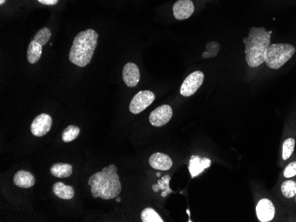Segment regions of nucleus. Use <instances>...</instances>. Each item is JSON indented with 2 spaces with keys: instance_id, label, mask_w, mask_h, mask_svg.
I'll return each mask as SVG.
<instances>
[{
  "instance_id": "obj_1",
  "label": "nucleus",
  "mask_w": 296,
  "mask_h": 222,
  "mask_svg": "<svg viewBox=\"0 0 296 222\" xmlns=\"http://www.w3.org/2000/svg\"><path fill=\"white\" fill-rule=\"evenodd\" d=\"M89 185L94 198L100 197L109 200L118 197L122 191V185L119 175H117V167L114 164L104 167L102 171L90 176Z\"/></svg>"
},
{
  "instance_id": "obj_2",
  "label": "nucleus",
  "mask_w": 296,
  "mask_h": 222,
  "mask_svg": "<svg viewBox=\"0 0 296 222\" xmlns=\"http://www.w3.org/2000/svg\"><path fill=\"white\" fill-rule=\"evenodd\" d=\"M246 61L250 68H257L264 62V53L270 45V34L264 28L253 27L243 39Z\"/></svg>"
},
{
  "instance_id": "obj_3",
  "label": "nucleus",
  "mask_w": 296,
  "mask_h": 222,
  "mask_svg": "<svg viewBox=\"0 0 296 222\" xmlns=\"http://www.w3.org/2000/svg\"><path fill=\"white\" fill-rule=\"evenodd\" d=\"M99 35L92 29L79 32L74 38L72 47L69 51L70 62L84 68L90 63L98 45Z\"/></svg>"
},
{
  "instance_id": "obj_4",
  "label": "nucleus",
  "mask_w": 296,
  "mask_h": 222,
  "mask_svg": "<svg viewBox=\"0 0 296 222\" xmlns=\"http://www.w3.org/2000/svg\"><path fill=\"white\" fill-rule=\"evenodd\" d=\"M296 48L288 43H274L267 48L264 62L272 69H279L292 58Z\"/></svg>"
},
{
  "instance_id": "obj_5",
  "label": "nucleus",
  "mask_w": 296,
  "mask_h": 222,
  "mask_svg": "<svg viewBox=\"0 0 296 222\" xmlns=\"http://www.w3.org/2000/svg\"><path fill=\"white\" fill-rule=\"evenodd\" d=\"M155 93L150 90H141L134 97L130 105L129 111L133 114H139L155 101Z\"/></svg>"
},
{
  "instance_id": "obj_6",
  "label": "nucleus",
  "mask_w": 296,
  "mask_h": 222,
  "mask_svg": "<svg viewBox=\"0 0 296 222\" xmlns=\"http://www.w3.org/2000/svg\"><path fill=\"white\" fill-rule=\"evenodd\" d=\"M204 81V74L202 71H194L186 77L181 86L180 93L184 97L193 96L202 85Z\"/></svg>"
},
{
  "instance_id": "obj_7",
  "label": "nucleus",
  "mask_w": 296,
  "mask_h": 222,
  "mask_svg": "<svg viewBox=\"0 0 296 222\" xmlns=\"http://www.w3.org/2000/svg\"><path fill=\"white\" fill-rule=\"evenodd\" d=\"M52 126V119L46 113L37 116L30 126V131L35 137H43L47 134Z\"/></svg>"
},
{
  "instance_id": "obj_8",
  "label": "nucleus",
  "mask_w": 296,
  "mask_h": 222,
  "mask_svg": "<svg viewBox=\"0 0 296 222\" xmlns=\"http://www.w3.org/2000/svg\"><path fill=\"white\" fill-rule=\"evenodd\" d=\"M173 110L169 105H163L155 108L149 116V122L155 127H163L171 120Z\"/></svg>"
},
{
  "instance_id": "obj_9",
  "label": "nucleus",
  "mask_w": 296,
  "mask_h": 222,
  "mask_svg": "<svg viewBox=\"0 0 296 222\" xmlns=\"http://www.w3.org/2000/svg\"><path fill=\"white\" fill-rule=\"evenodd\" d=\"M275 209L273 203L267 198H263L259 201L256 206V215L259 221L262 222H269L274 218Z\"/></svg>"
},
{
  "instance_id": "obj_10",
  "label": "nucleus",
  "mask_w": 296,
  "mask_h": 222,
  "mask_svg": "<svg viewBox=\"0 0 296 222\" xmlns=\"http://www.w3.org/2000/svg\"><path fill=\"white\" fill-rule=\"evenodd\" d=\"M123 80L128 87H136L140 81V71L137 65L129 62L123 69Z\"/></svg>"
},
{
  "instance_id": "obj_11",
  "label": "nucleus",
  "mask_w": 296,
  "mask_h": 222,
  "mask_svg": "<svg viewBox=\"0 0 296 222\" xmlns=\"http://www.w3.org/2000/svg\"><path fill=\"white\" fill-rule=\"evenodd\" d=\"M194 4L191 0H178L173 6V13L176 20L183 21L193 15Z\"/></svg>"
},
{
  "instance_id": "obj_12",
  "label": "nucleus",
  "mask_w": 296,
  "mask_h": 222,
  "mask_svg": "<svg viewBox=\"0 0 296 222\" xmlns=\"http://www.w3.org/2000/svg\"><path fill=\"white\" fill-rule=\"evenodd\" d=\"M149 165L156 170L167 171L171 168L173 161L171 158L169 157L166 154L157 152L151 156L149 158Z\"/></svg>"
},
{
  "instance_id": "obj_13",
  "label": "nucleus",
  "mask_w": 296,
  "mask_h": 222,
  "mask_svg": "<svg viewBox=\"0 0 296 222\" xmlns=\"http://www.w3.org/2000/svg\"><path fill=\"white\" fill-rule=\"evenodd\" d=\"M211 166V159L206 158H202L199 156H193L189 161V171L192 177L194 178Z\"/></svg>"
},
{
  "instance_id": "obj_14",
  "label": "nucleus",
  "mask_w": 296,
  "mask_h": 222,
  "mask_svg": "<svg viewBox=\"0 0 296 222\" xmlns=\"http://www.w3.org/2000/svg\"><path fill=\"white\" fill-rule=\"evenodd\" d=\"M13 183L19 188H31L35 184L34 175L30 172L20 170L13 176Z\"/></svg>"
},
{
  "instance_id": "obj_15",
  "label": "nucleus",
  "mask_w": 296,
  "mask_h": 222,
  "mask_svg": "<svg viewBox=\"0 0 296 222\" xmlns=\"http://www.w3.org/2000/svg\"><path fill=\"white\" fill-rule=\"evenodd\" d=\"M53 193L55 194V196L60 198V199H64V200H69L72 199L75 196V191L73 188L70 187L69 185L58 182L55 183L52 188Z\"/></svg>"
},
{
  "instance_id": "obj_16",
  "label": "nucleus",
  "mask_w": 296,
  "mask_h": 222,
  "mask_svg": "<svg viewBox=\"0 0 296 222\" xmlns=\"http://www.w3.org/2000/svg\"><path fill=\"white\" fill-rule=\"evenodd\" d=\"M73 168L69 164L57 163L51 167V174L57 178H67L72 175Z\"/></svg>"
},
{
  "instance_id": "obj_17",
  "label": "nucleus",
  "mask_w": 296,
  "mask_h": 222,
  "mask_svg": "<svg viewBox=\"0 0 296 222\" xmlns=\"http://www.w3.org/2000/svg\"><path fill=\"white\" fill-rule=\"evenodd\" d=\"M42 45L37 43L36 41H31L27 51V59L30 64H35L39 61L42 55Z\"/></svg>"
},
{
  "instance_id": "obj_18",
  "label": "nucleus",
  "mask_w": 296,
  "mask_h": 222,
  "mask_svg": "<svg viewBox=\"0 0 296 222\" xmlns=\"http://www.w3.org/2000/svg\"><path fill=\"white\" fill-rule=\"evenodd\" d=\"M141 221L143 222H163V219L153 208L147 207L142 211Z\"/></svg>"
},
{
  "instance_id": "obj_19",
  "label": "nucleus",
  "mask_w": 296,
  "mask_h": 222,
  "mask_svg": "<svg viewBox=\"0 0 296 222\" xmlns=\"http://www.w3.org/2000/svg\"><path fill=\"white\" fill-rule=\"evenodd\" d=\"M281 192L284 197L292 198L296 196V183L292 180H287L282 183Z\"/></svg>"
},
{
  "instance_id": "obj_20",
  "label": "nucleus",
  "mask_w": 296,
  "mask_h": 222,
  "mask_svg": "<svg viewBox=\"0 0 296 222\" xmlns=\"http://www.w3.org/2000/svg\"><path fill=\"white\" fill-rule=\"evenodd\" d=\"M80 134V128L77 126L70 125L69 127L65 128L64 131L62 133V141L65 143H69L72 142L78 138Z\"/></svg>"
},
{
  "instance_id": "obj_21",
  "label": "nucleus",
  "mask_w": 296,
  "mask_h": 222,
  "mask_svg": "<svg viewBox=\"0 0 296 222\" xmlns=\"http://www.w3.org/2000/svg\"><path fill=\"white\" fill-rule=\"evenodd\" d=\"M52 37V32L48 28H43L39 30L37 34L35 35L34 41L39 43L40 45H45L49 42Z\"/></svg>"
},
{
  "instance_id": "obj_22",
  "label": "nucleus",
  "mask_w": 296,
  "mask_h": 222,
  "mask_svg": "<svg viewBox=\"0 0 296 222\" xmlns=\"http://www.w3.org/2000/svg\"><path fill=\"white\" fill-rule=\"evenodd\" d=\"M295 145H296V141L294 138H288L284 141L283 146H282V159L283 160H287L291 157V155L294 152V149H295Z\"/></svg>"
},
{
  "instance_id": "obj_23",
  "label": "nucleus",
  "mask_w": 296,
  "mask_h": 222,
  "mask_svg": "<svg viewBox=\"0 0 296 222\" xmlns=\"http://www.w3.org/2000/svg\"><path fill=\"white\" fill-rule=\"evenodd\" d=\"M171 177L169 175H164L162 177V179L158 180L157 184L159 185L160 190H163L162 192V197H165L168 194H170L173 192L171 188H169V182H170Z\"/></svg>"
},
{
  "instance_id": "obj_24",
  "label": "nucleus",
  "mask_w": 296,
  "mask_h": 222,
  "mask_svg": "<svg viewBox=\"0 0 296 222\" xmlns=\"http://www.w3.org/2000/svg\"><path fill=\"white\" fill-rule=\"evenodd\" d=\"M219 50H220V44L216 42H211L207 43L206 51L209 53L210 58H214L218 54Z\"/></svg>"
},
{
  "instance_id": "obj_25",
  "label": "nucleus",
  "mask_w": 296,
  "mask_h": 222,
  "mask_svg": "<svg viewBox=\"0 0 296 222\" xmlns=\"http://www.w3.org/2000/svg\"><path fill=\"white\" fill-rule=\"evenodd\" d=\"M296 175V161L288 164L284 170V176L286 178H291Z\"/></svg>"
},
{
  "instance_id": "obj_26",
  "label": "nucleus",
  "mask_w": 296,
  "mask_h": 222,
  "mask_svg": "<svg viewBox=\"0 0 296 222\" xmlns=\"http://www.w3.org/2000/svg\"><path fill=\"white\" fill-rule=\"evenodd\" d=\"M37 1L44 5H56L59 3V0H37Z\"/></svg>"
},
{
  "instance_id": "obj_27",
  "label": "nucleus",
  "mask_w": 296,
  "mask_h": 222,
  "mask_svg": "<svg viewBox=\"0 0 296 222\" xmlns=\"http://www.w3.org/2000/svg\"><path fill=\"white\" fill-rule=\"evenodd\" d=\"M153 190H154V191H155V192H159V191H160L159 185H158V184H154V185H153Z\"/></svg>"
},
{
  "instance_id": "obj_28",
  "label": "nucleus",
  "mask_w": 296,
  "mask_h": 222,
  "mask_svg": "<svg viewBox=\"0 0 296 222\" xmlns=\"http://www.w3.org/2000/svg\"><path fill=\"white\" fill-rule=\"evenodd\" d=\"M6 2V0H0V5H3Z\"/></svg>"
},
{
  "instance_id": "obj_29",
  "label": "nucleus",
  "mask_w": 296,
  "mask_h": 222,
  "mask_svg": "<svg viewBox=\"0 0 296 222\" xmlns=\"http://www.w3.org/2000/svg\"><path fill=\"white\" fill-rule=\"evenodd\" d=\"M116 202H117V203H120V202H121L120 197H117V198H116Z\"/></svg>"
},
{
  "instance_id": "obj_30",
  "label": "nucleus",
  "mask_w": 296,
  "mask_h": 222,
  "mask_svg": "<svg viewBox=\"0 0 296 222\" xmlns=\"http://www.w3.org/2000/svg\"><path fill=\"white\" fill-rule=\"evenodd\" d=\"M156 176H157V177H160V176H161V174H160V173H157V174H156Z\"/></svg>"
},
{
  "instance_id": "obj_31",
  "label": "nucleus",
  "mask_w": 296,
  "mask_h": 222,
  "mask_svg": "<svg viewBox=\"0 0 296 222\" xmlns=\"http://www.w3.org/2000/svg\"></svg>"
}]
</instances>
